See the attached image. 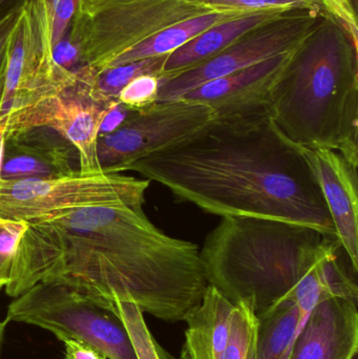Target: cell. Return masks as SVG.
I'll return each instance as SVG.
<instances>
[{
  "instance_id": "cell-1",
  "label": "cell",
  "mask_w": 358,
  "mask_h": 359,
  "mask_svg": "<svg viewBox=\"0 0 358 359\" xmlns=\"http://www.w3.org/2000/svg\"><path fill=\"white\" fill-rule=\"evenodd\" d=\"M58 283L103 299L128 301L143 313L184 322L208 282L199 246L160 230L143 205L86 207L27 222L4 287L19 297Z\"/></svg>"
},
{
  "instance_id": "cell-2",
  "label": "cell",
  "mask_w": 358,
  "mask_h": 359,
  "mask_svg": "<svg viewBox=\"0 0 358 359\" xmlns=\"http://www.w3.org/2000/svg\"><path fill=\"white\" fill-rule=\"evenodd\" d=\"M128 170L210 215L287 222L338 238L302 147L284 136L269 111L216 117L191 140Z\"/></svg>"
},
{
  "instance_id": "cell-3",
  "label": "cell",
  "mask_w": 358,
  "mask_h": 359,
  "mask_svg": "<svg viewBox=\"0 0 358 359\" xmlns=\"http://www.w3.org/2000/svg\"><path fill=\"white\" fill-rule=\"evenodd\" d=\"M336 238L287 222L222 217L200 250L209 286L258 314L283 299L308 318L329 297L358 302L357 280L338 259Z\"/></svg>"
},
{
  "instance_id": "cell-4",
  "label": "cell",
  "mask_w": 358,
  "mask_h": 359,
  "mask_svg": "<svg viewBox=\"0 0 358 359\" xmlns=\"http://www.w3.org/2000/svg\"><path fill=\"white\" fill-rule=\"evenodd\" d=\"M269 113L294 144L332 149L358 168L357 46L336 19L323 14L294 48Z\"/></svg>"
},
{
  "instance_id": "cell-5",
  "label": "cell",
  "mask_w": 358,
  "mask_h": 359,
  "mask_svg": "<svg viewBox=\"0 0 358 359\" xmlns=\"http://www.w3.org/2000/svg\"><path fill=\"white\" fill-rule=\"evenodd\" d=\"M6 322L39 327L61 341H84L107 359H138L113 304L67 285L38 283L13 299Z\"/></svg>"
},
{
  "instance_id": "cell-6",
  "label": "cell",
  "mask_w": 358,
  "mask_h": 359,
  "mask_svg": "<svg viewBox=\"0 0 358 359\" xmlns=\"http://www.w3.org/2000/svg\"><path fill=\"white\" fill-rule=\"evenodd\" d=\"M206 0H106L78 13L71 33L79 42L84 67L101 69L124 50L185 19L223 12Z\"/></svg>"
},
{
  "instance_id": "cell-7",
  "label": "cell",
  "mask_w": 358,
  "mask_h": 359,
  "mask_svg": "<svg viewBox=\"0 0 358 359\" xmlns=\"http://www.w3.org/2000/svg\"><path fill=\"white\" fill-rule=\"evenodd\" d=\"M151 181L122 174L2 180L0 217L29 222L86 207L144 205Z\"/></svg>"
},
{
  "instance_id": "cell-8",
  "label": "cell",
  "mask_w": 358,
  "mask_h": 359,
  "mask_svg": "<svg viewBox=\"0 0 358 359\" xmlns=\"http://www.w3.org/2000/svg\"><path fill=\"white\" fill-rule=\"evenodd\" d=\"M212 107L179 99L132 111L109 134L98 137L97 160L102 174H121L130 164L191 140L214 121Z\"/></svg>"
},
{
  "instance_id": "cell-9",
  "label": "cell",
  "mask_w": 358,
  "mask_h": 359,
  "mask_svg": "<svg viewBox=\"0 0 358 359\" xmlns=\"http://www.w3.org/2000/svg\"><path fill=\"white\" fill-rule=\"evenodd\" d=\"M323 14L321 8L286 12L280 18L250 32L214 58L174 77L162 79L157 102L179 100L206 82L294 50Z\"/></svg>"
},
{
  "instance_id": "cell-10",
  "label": "cell",
  "mask_w": 358,
  "mask_h": 359,
  "mask_svg": "<svg viewBox=\"0 0 358 359\" xmlns=\"http://www.w3.org/2000/svg\"><path fill=\"white\" fill-rule=\"evenodd\" d=\"M117 103L95 100L77 78L71 86L8 114L0 124L4 126L6 135L38 126L53 128L77 149L80 174L92 176L102 174L97 160L99 130Z\"/></svg>"
},
{
  "instance_id": "cell-11",
  "label": "cell",
  "mask_w": 358,
  "mask_h": 359,
  "mask_svg": "<svg viewBox=\"0 0 358 359\" xmlns=\"http://www.w3.org/2000/svg\"><path fill=\"white\" fill-rule=\"evenodd\" d=\"M294 50L206 82L181 99L208 105L216 117L247 116L269 111L271 93Z\"/></svg>"
},
{
  "instance_id": "cell-12",
  "label": "cell",
  "mask_w": 358,
  "mask_h": 359,
  "mask_svg": "<svg viewBox=\"0 0 358 359\" xmlns=\"http://www.w3.org/2000/svg\"><path fill=\"white\" fill-rule=\"evenodd\" d=\"M80 174L77 149L46 126L6 135L1 179H46Z\"/></svg>"
},
{
  "instance_id": "cell-13",
  "label": "cell",
  "mask_w": 358,
  "mask_h": 359,
  "mask_svg": "<svg viewBox=\"0 0 358 359\" xmlns=\"http://www.w3.org/2000/svg\"><path fill=\"white\" fill-rule=\"evenodd\" d=\"M302 151L321 188L340 247L357 273L358 168L332 149Z\"/></svg>"
},
{
  "instance_id": "cell-14",
  "label": "cell",
  "mask_w": 358,
  "mask_h": 359,
  "mask_svg": "<svg viewBox=\"0 0 358 359\" xmlns=\"http://www.w3.org/2000/svg\"><path fill=\"white\" fill-rule=\"evenodd\" d=\"M357 349V303L329 297L313 308L287 359H353Z\"/></svg>"
},
{
  "instance_id": "cell-15",
  "label": "cell",
  "mask_w": 358,
  "mask_h": 359,
  "mask_svg": "<svg viewBox=\"0 0 358 359\" xmlns=\"http://www.w3.org/2000/svg\"><path fill=\"white\" fill-rule=\"evenodd\" d=\"M31 36V57L37 71L53 81H67L73 73L53 60V48L80 11V0H27L25 6Z\"/></svg>"
},
{
  "instance_id": "cell-16",
  "label": "cell",
  "mask_w": 358,
  "mask_h": 359,
  "mask_svg": "<svg viewBox=\"0 0 358 359\" xmlns=\"http://www.w3.org/2000/svg\"><path fill=\"white\" fill-rule=\"evenodd\" d=\"M289 11H258L214 25L168 55L161 80L188 71L233 46L250 32L280 18Z\"/></svg>"
},
{
  "instance_id": "cell-17",
  "label": "cell",
  "mask_w": 358,
  "mask_h": 359,
  "mask_svg": "<svg viewBox=\"0 0 358 359\" xmlns=\"http://www.w3.org/2000/svg\"><path fill=\"white\" fill-rule=\"evenodd\" d=\"M235 305L214 287L185 318L187 328L180 359H223L228 344Z\"/></svg>"
},
{
  "instance_id": "cell-18",
  "label": "cell",
  "mask_w": 358,
  "mask_h": 359,
  "mask_svg": "<svg viewBox=\"0 0 358 359\" xmlns=\"http://www.w3.org/2000/svg\"><path fill=\"white\" fill-rule=\"evenodd\" d=\"M248 13L252 12L228 10L223 12L208 13V14L179 21L160 29L157 33L145 38L135 46H130V48L116 56L113 60L109 61L105 67L125 65V63L142 60L151 57L168 56L209 27Z\"/></svg>"
},
{
  "instance_id": "cell-19",
  "label": "cell",
  "mask_w": 358,
  "mask_h": 359,
  "mask_svg": "<svg viewBox=\"0 0 358 359\" xmlns=\"http://www.w3.org/2000/svg\"><path fill=\"white\" fill-rule=\"evenodd\" d=\"M256 316V359H287L308 318L292 299H283Z\"/></svg>"
},
{
  "instance_id": "cell-20",
  "label": "cell",
  "mask_w": 358,
  "mask_h": 359,
  "mask_svg": "<svg viewBox=\"0 0 358 359\" xmlns=\"http://www.w3.org/2000/svg\"><path fill=\"white\" fill-rule=\"evenodd\" d=\"M167 56L151 57L125 65L95 69L84 67L76 73L95 100L104 103L117 102L118 95L135 78L142 75H158Z\"/></svg>"
},
{
  "instance_id": "cell-21",
  "label": "cell",
  "mask_w": 358,
  "mask_h": 359,
  "mask_svg": "<svg viewBox=\"0 0 358 359\" xmlns=\"http://www.w3.org/2000/svg\"><path fill=\"white\" fill-rule=\"evenodd\" d=\"M113 309L125 325L138 359H177L164 349L146 326L143 312L136 304L128 301H113Z\"/></svg>"
},
{
  "instance_id": "cell-22",
  "label": "cell",
  "mask_w": 358,
  "mask_h": 359,
  "mask_svg": "<svg viewBox=\"0 0 358 359\" xmlns=\"http://www.w3.org/2000/svg\"><path fill=\"white\" fill-rule=\"evenodd\" d=\"M256 332V316L254 309L244 303L235 305L231 312L228 344L223 359H247Z\"/></svg>"
},
{
  "instance_id": "cell-23",
  "label": "cell",
  "mask_w": 358,
  "mask_h": 359,
  "mask_svg": "<svg viewBox=\"0 0 358 359\" xmlns=\"http://www.w3.org/2000/svg\"><path fill=\"white\" fill-rule=\"evenodd\" d=\"M27 228V222L22 219L0 217V290L10 280L15 255Z\"/></svg>"
},
{
  "instance_id": "cell-24",
  "label": "cell",
  "mask_w": 358,
  "mask_h": 359,
  "mask_svg": "<svg viewBox=\"0 0 358 359\" xmlns=\"http://www.w3.org/2000/svg\"><path fill=\"white\" fill-rule=\"evenodd\" d=\"M161 77L142 75L135 78L118 95L117 102L132 111H140L157 102Z\"/></svg>"
},
{
  "instance_id": "cell-25",
  "label": "cell",
  "mask_w": 358,
  "mask_h": 359,
  "mask_svg": "<svg viewBox=\"0 0 358 359\" xmlns=\"http://www.w3.org/2000/svg\"><path fill=\"white\" fill-rule=\"evenodd\" d=\"M223 10L294 11L298 8H319V0H206Z\"/></svg>"
},
{
  "instance_id": "cell-26",
  "label": "cell",
  "mask_w": 358,
  "mask_h": 359,
  "mask_svg": "<svg viewBox=\"0 0 358 359\" xmlns=\"http://www.w3.org/2000/svg\"><path fill=\"white\" fill-rule=\"evenodd\" d=\"M53 60L58 67L73 74L83 67L79 42L71 33V27L53 48Z\"/></svg>"
},
{
  "instance_id": "cell-27",
  "label": "cell",
  "mask_w": 358,
  "mask_h": 359,
  "mask_svg": "<svg viewBox=\"0 0 358 359\" xmlns=\"http://www.w3.org/2000/svg\"><path fill=\"white\" fill-rule=\"evenodd\" d=\"M319 4L324 14L340 23L357 46V12L352 0H319Z\"/></svg>"
},
{
  "instance_id": "cell-28",
  "label": "cell",
  "mask_w": 358,
  "mask_h": 359,
  "mask_svg": "<svg viewBox=\"0 0 358 359\" xmlns=\"http://www.w3.org/2000/svg\"><path fill=\"white\" fill-rule=\"evenodd\" d=\"M64 345V359H107L98 349L78 339H67Z\"/></svg>"
},
{
  "instance_id": "cell-29",
  "label": "cell",
  "mask_w": 358,
  "mask_h": 359,
  "mask_svg": "<svg viewBox=\"0 0 358 359\" xmlns=\"http://www.w3.org/2000/svg\"><path fill=\"white\" fill-rule=\"evenodd\" d=\"M132 111V109L117 103L103 120L100 130H99V136H103V135L113 132L116 128H119L128 119Z\"/></svg>"
},
{
  "instance_id": "cell-30",
  "label": "cell",
  "mask_w": 358,
  "mask_h": 359,
  "mask_svg": "<svg viewBox=\"0 0 358 359\" xmlns=\"http://www.w3.org/2000/svg\"><path fill=\"white\" fill-rule=\"evenodd\" d=\"M21 11L11 15L6 20L0 22V65H1L2 60H4V57H6L8 41H10L13 31H14L15 27H16L17 22H18Z\"/></svg>"
},
{
  "instance_id": "cell-31",
  "label": "cell",
  "mask_w": 358,
  "mask_h": 359,
  "mask_svg": "<svg viewBox=\"0 0 358 359\" xmlns=\"http://www.w3.org/2000/svg\"><path fill=\"white\" fill-rule=\"evenodd\" d=\"M27 0H0V22L25 8Z\"/></svg>"
},
{
  "instance_id": "cell-32",
  "label": "cell",
  "mask_w": 358,
  "mask_h": 359,
  "mask_svg": "<svg viewBox=\"0 0 358 359\" xmlns=\"http://www.w3.org/2000/svg\"><path fill=\"white\" fill-rule=\"evenodd\" d=\"M105 1L106 0H80L79 13L90 12V11L94 10L95 8Z\"/></svg>"
},
{
  "instance_id": "cell-33",
  "label": "cell",
  "mask_w": 358,
  "mask_h": 359,
  "mask_svg": "<svg viewBox=\"0 0 358 359\" xmlns=\"http://www.w3.org/2000/svg\"><path fill=\"white\" fill-rule=\"evenodd\" d=\"M4 138H6V130L4 126L0 124V187H1V170H2V158H4Z\"/></svg>"
},
{
  "instance_id": "cell-34",
  "label": "cell",
  "mask_w": 358,
  "mask_h": 359,
  "mask_svg": "<svg viewBox=\"0 0 358 359\" xmlns=\"http://www.w3.org/2000/svg\"><path fill=\"white\" fill-rule=\"evenodd\" d=\"M6 56L4 57V60H2L1 65H0V98H1L2 90H4V76H6Z\"/></svg>"
},
{
  "instance_id": "cell-35",
  "label": "cell",
  "mask_w": 358,
  "mask_h": 359,
  "mask_svg": "<svg viewBox=\"0 0 358 359\" xmlns=\"http://www.w3.org/2000/svg\"><path fill=\"white\" fill-rule=\"evenodd\" d=\"M6 323H0V348H1L2 337H4V329Z\"/></svg>"
}]
</instances>
